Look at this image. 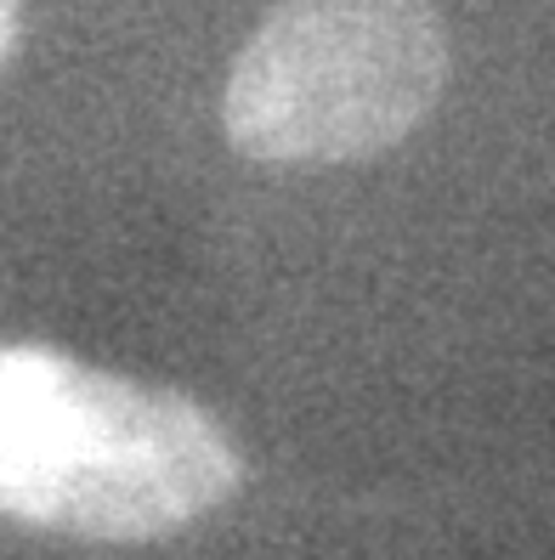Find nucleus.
Segmentation results:
<instances>
[{
  "instance_id": "1",
  "label": "nucleus",
  "mask_w": 555,
  "mask_h": 560,
  "mask_svg": "<svg viewBox=\"0 0 555 560\" xmlns=\"http://www.w3.org/2000/svg\"><path fill=\"white\" fill-rule=\"evenodd\" d=\"M244 481L221 419L182 390L0 346V515L85 544H153Z\"/></svg>"
},
{
  "instance_id": "2",
  "label": "nucleus",
  "mask_w": 555,
  "mask_h": 560,
  "mask_svg": "<svg viewBox=\"0 0 555 560\" xmlns=\"http://www.w3.org/2000/svg\"><path fill=\"white\" fill-rule=\"evenodd\" d=\"M442 85L431 0H284L227 74L221 125L255 164H346L397 148Z\"/></svg>"
},
{
  "instance_id": "3",
  "label": "nucleus",
  "mask_w": 555,
  "mask_h": 560,
  "mask_svg": "<svg viewBox=\"0 0 555 560\" xmlns=\"http://www.w3.org/2000/svg\"><path fill=\"white\" fill-rule=\"evenodd\" d=\"M18 35H23V0H0V62L12 57Z\"/></svg>"
}]
</instances>
